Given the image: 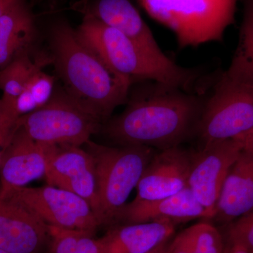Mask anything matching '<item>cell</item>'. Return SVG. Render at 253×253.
<instances>
[{
	"label": "cell",
	"mask_w": 253,
	"mask_h": 253,
	"mask_svg": "<svg viewBox=\"0 0 253 253\" xmlns=\"http://www.w3.org/2000/svg\"><path fill=\"white\" fill-rule=\"evenodd\" d=\"M46 169L45 145L33 140L21 129H12L1 151L0 196L45 175Z\"/></svg>",
	"instance_id": "12"
},
{
	"label": "cell",
	"mask_w": 253,
	"mask_h": 253,
	"mask_svg": "<svg viewBox=\"0 0 253 253\" xmlns=\"http://www.w3.org/2000/svg\"><path fill=\"white\" fill-rule=\"evenodd\" d=\"M211 219L188 186L177 194L155 201H133L118 213L114 224L169 221L177 224L195 219Z\"/></svg>",
	"instance_id": "13"
},
{
	"label": "cell",
	"mask_w": 253,
	"mask_h": 253,
	"mask_svg": "<svg viewBox=\"0 0 253 253\" xmlns=\"http://www.w3.org/2000/svg\"><path fill=\"white\" fill-rule=\"evenodd\" d=\"M26 0H0V17Z\"/></svg>",
	"instance_id": "27"
},
{
	"label": "cell",
	"mask_w": 253,
	"mask_h": 253,
	"mask_svg": "<svg viewBox=\"0 0 253 253\" xmlns=\"http://www.w3.org/2000/svg\"><path fill=\"white\" fill-rule=\"evenodd\" d=\"M222 236L209 223L190 226L171 241L170 253H222Z\"/></svg>",
	"instance_id": "22"
},
{
	"label": "cell",
	"mask_w": 253,
	"mask_h": 253,
	"mask_svg": "<svg viewBox=\"0 0 253 253\" xmlns=\"http://www.w3.org/2000/svg\"><path fill=\"white\" fill-rule=\"evenodd\" d=\"M253 127V84L221 73L206 99L196 129L204 144L237 137Z\"/></svg>",
	"instance_id": "7"
},
{
	"label": "cell",
	"mask_w": 253,
	"mask_h": 253,
	"mask_svg": "<svg viewBox=\"0 0 253 253\" xmlns=\"http://www.w3.org/2000/svg\"><path fill=\"white\" fill-rule=\"evenodd\" d=\"M85 14L121 32L155 57L169 59L163 53L151 29L129 0H96L86 9Z\"/></svg>",
	"instance_id": "15"
},
{
	"label": "cell",
	"mask_w": 253,
	"mask_h": 253,
	"mask_svg": "<svg viewBox=\"0 0 253 253\" xmlns=\"http://www.w3.org/2000/svg\"><path fill=\"white\" fill-rule=\"evenodd\" d=\"M181 88L149 81L128 97L126 109L104 128L121 146L165 150L180 146L196 134L206 99Z\"/></svg>",
	"instance_id": "1"
},
{
	"label": "cell",
	"mask_w": 253,
	"mask_h": 253,
	"mask_svg": "<svg viewBox=\"0 0 253 253\" xmlns=\"http://www.w3.org/2000/svg\"><path fill=\"white\" fill-rule=\"evenodd\" d=\"M50 253H75L82 238L94 231L78 230L49 225Z\"/></svg>",
	"instance_id": "23"
},
{
	"label": "cell",
	"mask_w": 253,
	"mask_h": 253,
	"mask_svg": "<svg viewBox=\"0 0 253 253\" xmlns=\"http://www.w3.org/2000/svg\"><path fill=\"white\" fill-rule=\"evenodd\" d=\"M102 121L66 91H61L54 92L44 106L18 118L12 129H21L42 144L82 146L99 131Z\"/></svg>",
	"instance_id": "6"
},
{
	"label": "cell",
	"mask_w": 253,
	"mask_h": 253,
	"mask_svg": "<svg viewBox=\"0 0 253 253\" xmlns=\"http://www.w3.org/2000/svg\"><path fill=\"white\" fill-rule=\"evenodd\" d=\"M228 253H251L248 250L239 245H231L230 251Z\"/></svg>",
	"instance_id": "29"
},
{
	"label": "cell",
	"mask_w": 253,
	"mask_h": 253,
	"mask_svg": "<svg viewBox=\"0 0 253 253\" xmlns=\"http://www.w3.org/2000/svg\"><path fill=\"white\" fill-rule=\"evenodd\" d=\"M37 37L34 16L26 1L0 17V71L33 49Z\"/></svg>",
	"instance_id": "18"
},
{
	"label": "cell",
	"mask_w": 253,
	"mask_h": 253,
	"mask_svg": "<svg viewBox=\"0 0 253 253\" xmlns=\"http://www.w3.org/2000/svg\"></svg>",
	"instance_id": "32"
},
{
	"label": "cell",
	"mask_w": 253,
	"mask_h": 253,
	"mask_svg": "<svg viewBox=\"0 0 253 253\" xmlns=\"http://www.w3.org/2000/svg\"><path fill=\"white\" fill-rule=\"evenodd\" d=\"M44 145L46 158L44 176L48 185L81 196L90 205L99 221V195L92 156L81 146Z\"/></svg>",
	"instance_id": "9"
},
{
	"label": "cell",
	"mask_w": 253,
	"mask_h": 253,
	"mask_svg": "<svg viewBox=\"0 0 253 253\" xmlns=\"http://www.w3.org/2000/svg\"><path fill=\"white\" fill-rule=\"evenodd\" d=\"M78 38L111 69L135 82L151 81L194 92L200 79L196 69L182 67L171 60L160 59L115 28L84 15L76 29Z\"/></svg>",
	"instance_id": "3"
},
{
	"label": "cell",
	"mask_w": 253,
	"mask_h": 253,
	"mask_svg": "<svg viewBox=\"0 0 253 253\" xmlns=\"http://www.w3.org/2000/svg\"><path fill=\"white\" fill-rule=\"evenodd\" d=\"M171 240H167L146 253H170Z\"/></svg>",
	"instance_id": "28"
},
{
	"label": "cell",
	"mask_w": 253,
	"mask_h": 253,
	"mask_svg": "<svg viewBox=\"0 0 253 253\" xmlns=\"http://www.w3.org/2000/svg\"><path fill=\"white\" fill-rule=\"evenodd\" d=\"M224 73L233 79L253 84V0H245L239 43Z\"/></svg>",
	"instance_id": "21"
},
{
	"label": "cell",
	"mask_w": 253,
	"mask_h": 253,
	"mask_svg": "<svg viewBox=\"0 0 253 253\" xmlns=\"http://www.w3.org/2000/svg\"><path fill=\"white\" fill-rule=\"evenodd\" d=\"M86 150L94 161L101 225L114 224L118 213L140 180L155 154L145 146L109 147L89 141Z\"/></svg>",
	"instance_id": "4"
},
{
	"label": "cell",
	"mask_w": 253,
	"mask_h": 253,
	"mask_svg": "<svg viewBox=\"0 0 253 253\" xmlns=\"http://www.w3.org/2000/svg\"><path fill=\"white\" fill-rule=\"evenodd\" d=\"M53 64L65 91L102 121L126 104L133 83L113 71L78 38L66 22L50 31Z\"/></svg>",
	"instance_id": "2"
},
{
	"label": "cell",
	"mask_w": 253,
	"mask_h": 253,
	"mask_svg": "<svg viewBox=\"0 0 253 253\" xmlns=\"http://www.w3.org/2000/svg\"><path fill=\"white\" fill-rule=\"evenodd\" d=\"M49 64H53L51 54H38L33 49L21 55L0 71V90L2 92L0 99V119L9 112L30 78Z\"/></svg>",
	"instance_id": "19"
},
{
	"label": "cell",
	"mask_w": 253,
	"mask_h": 253,
	"mask_svg": "<svg viewBox=\"0 0 253 253\" xmlns=\"http://www.w3.org/2000/svg\"><path fill=\"white\" fill-rule=\"evenodd\" d=\"M241 151V145L232 139L207 143L194 153L187 186L211 219L228 172Z\"/></svg>",
	"instance_id": "10"
},
{
	"label": "cell",
	"mask_w": 253,
	"mask_h": 253,
	"mask_svg": "<svg viewBox=\"0 0 253 253\" xmlns=\"http://www.w3.org/2000/svg\"><path fill=\"white\" fill-rule=\"evenodd\" d=\"M54 78L43 70L33 75L9 112L0 119V130L9 134L21 116L46 104L54 94Z\"/></svg>",
	"instance_id": "20"
},
{
	"label": "cell",
	"mask_w": 253,
	"mask_h": 253,
	"mask_svg": "<svg viewBox=\"0 0 253 253\" xmlns=\"http://www.w3.org/2000/svg\"><path fill=\"white\" fill-rule=\"evenodd\" d=\"M229 236L231 245H239L253 253V211L231 222Z\"/></svg>",
	"instance_id": "24"
},
{
	"label": "cell",
	"mask_w": 253,
	"mask_h": 253,
	"mask_svg": "<svg viewBox=\"0 0 253 253\" xmlns=\"http://www.w3.org/2000/svg\"><path fill=\"white\" fill-rule=\"evenodd\" d=\"M234 139L239 143L243 150L253 153V127Z\"/></svg>",
	"instance_id": "26"
},
{
	"label": "cell",
	"mask_w": 253,
	"mask_h": 253,
	"mask_svg": "<svg viewBox=\"0 0 253 253\" xmlns=\"http://www.w3.org/2000/svg\"><path fill=\"white\" fill-rule=\"evenodd\" d=\"M0 197L21 205L47 225L94 232L101 226L85 200L55 186L13 188Z\"/></svg>",
	"instance_id": "8"
},
{
	"label": "cell",
	"mask_w": 253,
	"mask_h": 253,
	"mask_svg": "<svg viewBox=\"0 0 253 253\" xmlns=\"http://www.w3.org/2000/svg\"><path fill=\"white\" fill-rule=\"evenodd\" d=\"M0 253H10L7 252V251H4V250L1 249V248H0Z\"/></svg>",
	"instance_id": "31"
},
{
	"label": "cell",
	"mask_w": 253,
	"mask_h": 253,
	"mask_svg": "<svg viewBox=\"0 0 253 253\" xmlns=\"http://www.w3.org/2000/svg\"><path fill=\"white\" fill-rule=\"evenodd\" d=\"M253 211V153L242 149L221 188L212 219L230 223Z\"/></svg>",
	"instance_id": "16"
},
{
	"label": "cell",
	"mask_w": 253,
	"mask_h": 253,
	"mask_svg": "<svg viewBox=\"0 0 253 253\" xmlns=\"http://www.w3.org/2000/svg\"><path fill=\"white\" fill-rule=\"evenodd\" d=\"M49 225L26 208L0 197V248L10 253H39Z\"/></svg>",
	"instance_id": "14"
},
{
	"label": "cell",
	"mask_w": 253,
	"mask_h": 253,
	"mask_svg": "<svg viewBox=\"0 0 253 253\" xmlns=\"http://www.w3.org/2000/svg\"><path fill=\"white\" fill-rule=\"evenodd\" d=\"M193 156L180 146L155 153L136 186L134 201L164 199L186 188Z\"/></svg>",
	"instance_id": "11"
},
{
	"label": "cell",
	"mask_w": 253,
	"mask_h": 253,
	"mask_svg": "<svg viewBox=\"0 0 253 253\" xmlns=\"http://www.w3.org/2000/svg\"><path fill=\"white\" fill-rule=\"evenodd\" d=\"M151 18L174 32L181 47L219 41L234 22L239 0H139Z\"/></svg>",
	"instance_id": "5"
},
{
	"label": "cell",
	"mask_w": 253,
	"mask_h": 253,
	"mask_svg": "<svg viewBox=\"0 0 253 253\" xmlns=\"http://www.w3.org/2000/svg\"><path fill=\"white\" fill-rule=\"evenodd\" d=\"M8 138H9V135L7 134L0 130V160H1V151H2L4 145L6 144Z\"/></svg>",
	"instance_id": "30"
},
{
	"label": "cell",
	"mask_w": 253,
	"mask_h": 253,
	"mask_svg": "<svg viewBox=\"0 0 253 253\" xmlns=\"http://www.w3.org/2000/svg\"><path fill=\"white\" fill-rule=\"evenodd\" d=\"M174 230L169 221L122 224L97 239L99 253H146L170 239Z\"/></svg>",
	"instance_id": "17"
},
{
	"label": "cell",
	"mask_w": 253,
	"mask_h": 253,
	"mask_svg": "<svg viewBox=\"0 0 253 253\" xmlns=\"http://www.w3.org/2000/svg\"><path fill=\"white\" fill-rule=\"evenodd\" d=\"M94 233H88L82 238L75 253H99L97 239L93 237Z\"/></svg>",
	"instance_id": "25"
}]
</instances>
